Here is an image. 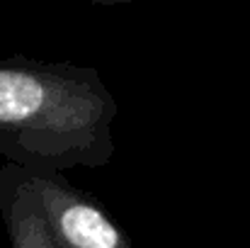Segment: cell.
Listing matches in <instances>:
<instances>
[{
	"mask_svg": "<svg viewBox=\"0 0 250 248\" xmlns=\"http://www.w3.org/2000/svg\"><path fill=\"white\" fill-rule=\"evenodd\" d=\"M0 217L12 248H56L29 173L10 163L0 168Z\"/></svg>",
	"mask_w": 250,
	"mask_h": 248,
	"instance_id": "obj_3",
	"label": "cell"
},
{
	"mask_svg": "<svg viewBox=\"0 0 250 248\" xmlns=\"http://www.w3.org/2000/svg\"><path fill=\"white\" fill-rule=\"evenodd\" d=\"M29 180L56 248H134L109 212L61 173H29Z\"/></svg>",
	"mask_w": 250,
	"mask_h": 248,
	"instance_id": "obj_2",
	"label": "cell"
},
{
	"mask_svg": "<svg viewBox=\"0 0 250 248\" xmlns=\"http://www.w3.org/2000/svg\"><path fill=\"white\" fill-rule=\"evenodd\" d=\"M117 100L71 61L0 59V156L27 173L102 168L114 158Z\"/></svg>",
	"mask_w": 250,
	"mask_h": 248,
	"instance_id": "obj_1",
	"label": "cell"
}]
</instances>
